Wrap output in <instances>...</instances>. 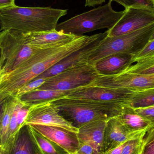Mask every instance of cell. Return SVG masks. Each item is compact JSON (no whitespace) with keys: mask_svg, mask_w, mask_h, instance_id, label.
Here are the masks:
<instances>
[{"mask_svg":"<svg viewBox=\"0 0 154 154\" xmlns=\"http://www.w3.org/2000/svg\"><path fill=\"white\" fill-rule=\"evenodd\" d=\"M154 32V23L121 36H107L93 51L89 58L88 63L95 65L100 60L115 53H130L135 56L148 43Z\"/></svg>","mask_w":154,"mask_h":154,"instance_id":"6","label":"cell"},{"mask_svg":"<svg viewBox=\"0 0 154 154\" xmlns=\"http://www.w3.org/2000/svg\"><path fill=\"white\" fill-rule=\"evenodd\" d=\"M76 154V153H72V154Z\"/></svg>","mask_w":154,"mask_h":154,"instance_id":"40","label":"cell"},{"mask_svg":"<svg viewBox=\"0 0 154 154\" xmlns=\"http://www.w3.org/2000/svg\"><path fill=\"white\" fill-rule=\"evenodd\" d=\"M107 36L100 38L87 46L71 53L36 79L53 76L68 69L88 63L89 58L93 51L96 48L100 42Z\"/></svg>","mask_w":154,"mask_h":154,"instance_id":"13","label":"cell"},{"mask_svg":"<svg viewBox=\"0 0 154 154\" xmlns=\"http://www.w3.org/2000/svg\"><path fill=\"white\" fill-rule=\"evenodd\" d=\"M122 5L125 8L146 9L154 11L153 0H112Z\"/></svg>","mask_w":154,"mask_h":154,"instance_id":"24","label":"cell"},{"mask_svg":"<svg viewBox=\"0 0 154 154\" xmlns=\"http://www.w3.org/2000/svg\"><path fill=\"white\" fill-rule=\"evenodd\" d=\"M106 0H86L85 6H95L105 2Z\"/></svg>","mask_w":154,"mask_h":154,"instance_id":"36","label":"cell"},{"mask_svg":"<svg viewBox=\"0 0 154 154\" xmlns=\"http://www.w3.org/2000/svg\"><path fill=\"white\" fill-rule=\"evenodd\" d=\"M62 116L77 128L90 122L108 120L116 117L122 112L121 102L97 101L64 98L52 101Z\"/></svg>","mask_w":154,"mask_h":154,"instance_id":"3","label":"cell"},{"mask_svg":"<svg viewBox=\"0 0 154 154\" xmlns=\"http://www.w3.org/2000/svg\"><path fill=\"white\" fill-rule=\"evenodd\" d=\"M153 3H154V0H153Z\"/></svg>","mask_w":154,"mask_h":154,"instance_id":"39","label":"cell"},{"mask_svg":"<svg viewBox=\"0 0 154 154\" xmlns=\"http://www.w3.org/2000/svg\"><path fill=\"white\" fill-rule=\"evenodd\" d=\"M154 64V56L151 57L141 60L136 62L135 66H147Z\"/></svg>","mask_w":154,"mask_h":154,"instance_id":"33","label":"cell"},{"mask_svg":"<svg viewBox=\"0 0 154 154\" xmlns=\"http://www.w3.org/2000/svg\"><path fill=\"white\" fill-rule=\"evenodd\" d=\"M28 44L35 47L48 48L64 44L74 40L79 36L66 34L57 30L24 33Z\"/></svg>","mask_w":154,"mask_h":154,"instance_id":"16","label":"cell"},{"mask_svg":"<svg viewBox=\"0 0 154 154\" xmlns=\"http://www.w3.org/2000/svg\"><path fill=\"white\" fill-rule=\"evenodd\" d=\"M123 105L122 112L116 117L130 131L134 133L145 134L153 126L147 119L137 114L135 109L128 106Z\"/></svg>","mask_w":154,"mask_h":154,"instance_id":"19","label":"cell"},{"mask_svg":"<svg viewBox=\"0 0 154 154\" xmlns=\"http://www.w3.org/2000/svg\"><path fill=\"white\" fill-rule=\"evenodd\" d=\"M31 125L57 127L77 134L78 133V128L60 115L58 109L52 101L30 106L23 127Z\"/></svg>","mask_w":154,"mask_h":154,"instance_id":"8","label":"cell"},{"mask_svg":"<svg viewBox=\"0 0 154 154\" xmlns=\"http://www.w3.org/2000/svg\"><path fill=\"white\" fill-rule=\"evenodd\" d=\"M34 130L55 142L69 154L76 153L80 143L77 134L57 127L31 125Z\"/></svg>","mask_w":154,"mask_h":154,"instance_id":"14","label":"cell"},{"mask_svg":"<svg viewBox=\"0 0 154 154\" xmlns=\"http://www.w3.org/2000/svg\"><path fill=\"white\" fill-rule=\"evenodd\" d=\"M142 90L122 88L83 86L69 94L66 98L97 101L122 102Z\"/></svg>","mask_w":154,"mask_h":154,"instance_id":"9","label":"cell"},{"mask_svg":"<svg viewBox=\"0 0 154 154\" xmlns=\"http://www.w3.org/2000/svg\"><path fill=\"white\" fill-rule=\"evenodd\" d=\"M19 100L18 97H11L0 103V146H4L7 143V134L12 115Z\"/></svg>","mask_w":154,"mask_h":154,"instance_id":"21","label":"cell"},{"mask_svg":"<svg viewBox=\"0 0 154 154\" xmlns=\"http://www.w3.org/2000/svg\"><path fill=\"white\" fill-rule=\"evenodd\" d=\"M135 110L137 114L147 119L152 126H154V106Z\"/></svg>","mask_w":154,"mask_h":154,"instance_id":"30","label":"cell"},{"mask_svg":"<svg viewBox=\"0 0 154 154\" xmlns=\"http://www.w3.org/2000/svg\"><path fill=\"white\" fill-rule=\"evenodd\" d=\"M15 0H0V9L14 6Z\"/></svg>","mask_w":154,"mask_h":154,"instance_id":"34","label":"cell"},{"mask_svg":"<svg viewBox=\"0 0 154 154\" xmlns=\"http://www.w3.org/2000/svg\"><path fill=\"white\" fill-rule=\"evenodd\" d=\"M94 64L87 63L70 68L48 78L36 89L69 91L88 86L99 76Z\"/></svg>","mask_w":154,"mask_h":154,"instance_id":"7","label":"cell"},{"mask_svg":"<svg viewBox=\"0 0 154 154\" xmlns=\"http://www.w3.org/2000/svg\"><path fill=\"white\" fill-rule=\"evenodd\" d=\"M30 106H26L22 103L17 115V123L20 129L23 127L25 119L27 118Z\"/></svg>","mask_w":154,"mask_h":154,"instance_id":"31","label":"cell"},{"mask_svg":"<svg viewBox=\"0 0 154 154\" xmlns=\"http://www.w3.org/2000/svg\"><path fill=\"white\" fill-rule=\"evenodd\" d=\"M0 48V76L18 68L39 51L44 49L28 44L24 33L12 29L1 31Z\"/></svg>","mask_w":154,"mask_h":154,"instance_id":"5","label":"cell"},{"mask_svg":"<svg viewBox=\"0 0 154 154\" xmlns=\"http://www.w3.org/2000/svg\"><path fill=\"white\" fill-rule=\"evenodd\" d=\"M123 73L140 74V75H154V64L147 66H137L131 65Z\"/></svg>","mask_w":154,"mask_h":154,"instance_id":"29","label":"cell"},{"mask_svg":"<svg viewBox=\"0 0 154 154\" xmlns=\"http://www.w3.org/2000/svg\"><path fill=\"white\" fill-rule=\"evenodd\" d=\"M112 0L107 4L86 12L76 15L58 23L56 29L66 34L77 36L103 29L113 28L125 12V10L116 11L112 7Z\"/></svg>","mask_w":154,"mask_h":154,"instance_id":"4","label":"cell"},{"mask_svg":"<svg viewBox=\"0 0 154 154\" xmlns=\"http://www.w3.org/2000/svg\"><path fill=\"white\" fill-rule=\"evenodd\" d=\"M146 134L132 132L117 117L110 119L107 122L104 133L103 153L116 148L129 140L144 136Z\"/></svg>","mask_w":154,"mask_h":154,"instance_id":"12","label":"cell"},{"mask_svg":"<svg viewBox=\"0 0 154 154\" xmlns=\"http://www.w3.org/2000/svg\"><path fill=\"white\" fill-rule=\"evenodd\" d=\"M77 154H98L94 147L89 144L80 143Z\"/></svg>","mask_w":154,"mask_h":154,"instance_id":"32","label":"cell"},{"mask_svg":"<svg viewBox=\"0 0 154 154\" xmlns=\"http://www.w3.org/2000/svg\"><path fill=\"white\" fill-rule=\"evenodd\" d=\"M30 126L31 132L43 154H69L60 146L37 132Z\"/></svg>","mask_w":154,"mask_h":154,"instance_id":"23","label":"cell"},{"mask_svg":"<svg viewBox=\"0 0 154 154\" xmlns=\"http://www.w3.org/2000/svg\"><path fill=\"white\" fill-rule=\"evenodd\" d=\"M107 121L97 120L90 122L78 128L79 143L92 146L98 154L103 153L104 133Z\"/></svg>","mask_w":154,"mask_h":154,"instance_id":"17","label":"cell"},{"mask_svg":"<svg viewBox=\"0 0 154 154\" xmlns=\"http://www.w3.org/2000/svg\"><path fill=\"white\" fill-rule=\"evenodd\" d=\"M134 57L133 54L127 53L112 54L97 62L95 67L100 75H117L134 63Z\"/></svg>","mask_w":154,"mask_h":154,"instance_id":"15","label":"cell"},{"mask_svg":"<svg viewBox=\"0 0 154 154\" xmlns=\"http://www.w3.org/2000/svg\"><path fill=\"white\" fill-rule=\"evenodd\" d=\"M48 78H38L33 80L21 88L13 97H20L26 93H29L38 88L46 82Z\"/></svg>","mask_w":154,"mask_h":154,"instance_id":"26","label":"cell"},{"mask_svg":"<svg viewBox=\"0 0 154 154\" xmlns=\"http://www.w3.org/2000/svg\"><path fill=\"white\" fill-rule=\"evenodd\" d=\"M108 31L91 36H79L72 41L42 49L14 70L0 76V103L13 97L21 88L35 79L71 53L107 36Z\"/></svg>","mask_w":154,"mask_h":154,"instance_id":"1","label":"cell"},{"mask_svg":"<svg viewBox=\"0 0 154 154\" xmlns=\"http://www.w3.org/2000/svg\"><path fill=\"white\" fill-rule=\"evenodd\" d=\"M154 40V32L153 33L152 35L151 36V38L150 39V41H152Z\"/></svg>","mask_w":154,"mask_h":154,"instance_id":"38","label":"cell"},{"mask_svg":"<svg viewBox=\"0 0 154 154\" xmlns=\"http://www.w3.org/2000/svg\"><path fill=\"white\" fill-rule=\"evenodd\" d=\"M90 86L144 90L154 88V75L123 73L117 75H99Z\"/></svg>","mask_w":154,"mask_h":154,"instance_id":"11","label":"cell"},{"mask_svg":"<svg viewBox=\"0 0 154 154\" xmlns=\"http://www.w3.org/2000/svg\"><path fill=\"white\" fill-rule=\"evenodd\" d=\"M154 56V40L149 41L144 48L134 57V63Z\"/></svg>","mask_w":154,"mask_h":154,"instance_id":"28","label":"cell"},{"mask_svg":"<svg viewBox=\"0 0 154 154\" xmlns=\"http://www.w3.org/2000/svg\"><path fill=\"white\" fill-rule=\"evenodd\" d=\"M144 137L132 139L126 142L121 154H141Z\"/></svg>","mask_w":154,"mask_h":154,"instance_id":"25","label":"cell"},{"mask_svg":"<svg viewBox=\"0 0 154 154\" xmlns=\"http://www.w3.org/2000/svg\"><path fill=\"white\" fill-rule=\"evenodd\" d=\"M115 25L108 32V36L117 37L145 28L154 23V11L146 9L129 8Z\"/></svg>","mask_w":154,"mask_h":154,"instance_id":"10","label":"cell"},{"mask_svg":"<svg viewBox=\"0 0 154 154\" xmlns=\"http://www.w3.org/2000/svg\"><path fill=\"white\" fill-rule=\"evenodd\" d=\"M11 154H43L34 140L30 126L23 127L12 141Z\"/></svg>","mask_w":154,"mask_h":154,"instance_id":"18","label":"cell"},{"mask_svg":"<svg viewBox=\"0 0 154 154\" xmlns=\"http://www.w3.org/2000/svg\"><path fill=\"white\" fill-rule=\"evenodd\" d=\"M125 144V143L119 146L116 147V148H114V149H112V150L105 152L102 154H121Z\"/></svg>","mask_w":154,"mask_h":154,"instance_id":"35","label":"cell"},{"mask_svg":"<svg viewBox=\"0 0 154 154\" xmlns=\"http://www.w3.org/2000/svg\"><path fill=\"white\" fill-rule=\"evenodd\" d=\"M12 141L4 146H0V154H11Z\"/></svg>","mask_w":154,"mask_h":154,"instance_id":"37","label":"cell"},{"mask_svg":"<svg viewBox=\"0 0 154 154\" xmlns=\"http://www.w3.org/2000/svg\"><path fill=\"white\" fill-rule=\"evenodd\" d=\"M141 154H154V126L145 135Z\"/></svg>","mask_w":154,"mask_h":154,"instance_id":"27","label":"cell"},{"mask_svg":"<svg viewBox=\"0 0 154 154\" xmlns=\"http://www.w3.org/2000/svg\"><path fill=\"white\" fill-rule=\"evenodd\" d=\"M121 103L134 109L153 106H154V88L141 91Z\"/></svg>","mask_w":154,"mask_h":154,"instance_id":"22","label":"cell"},{"mask_svg":"<svg viewBox=\"0 0 154 154\" xmlns=\"http://www.w3.org/2000/svg\"><path fill=\"white\" fill-rule=\"evenodd\" d=\"M76 89L69 91L35 89L19 98L23 104L30 106L33 104L54 101L64 98Z\"/></svg>","mask_w":154,"mask_h":154,"instance_id":"20","label":"cell"},{"mask_svg":"<svg viewBox=\"0 0 154 154\" xmlns=\"http://www.w3.org/2000/svg\"><path fill=\"white\" fill-rule=\"evenodd\" d=\"M67 10L50 7L14 6L0 9L1 31L15 30L24 33L56 29L59 20Z\"/></svg>","mask_w":154,"mask_h":154,"instance_id":"2","label":"cell"}]
</instances>
